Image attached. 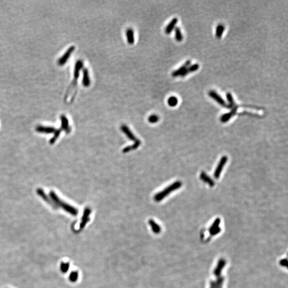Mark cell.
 <instances>
[{
    "instance_id": "1",
    "label": "cell",
    "mask_w": 288,
    "mask_h": 288,
    "mask_svg": "<svg viewBox=\"0 0 288 288\" xmlns=\"http://www.w3.org/2000/svg\"><path fill=\"white\" fill-rule=\"evenodd\" d=\"M83 67V63L82 61L79 60L77 61L75 65L74 69V79L73 80L72 82L71 83L69 88L67 89L66 95L65 96V101H66V100L68 98V97L69 96V95H71L73 92H74L75 93V90H76V88H77V80L80 77V72L82 69Z\"/></svg>"
},
{
    "instance_id": "2",
    "label": "cell",
    "mask_w": 288,
    "mask_h": 288,
    "mask_svg": "<svg viewBox=\"0 0 288 288\" xmlns=\"http://www.w3.org/2000/svg\"><path fill=\"white\" fill-rule=\"evenodd\" d=\"M50 196L56 206L63 208V209L65 210L66 211L69 212L73 216H76L77 215L78 211L76 208H75L74 207H73V206L69 205V204L66 203L64 202L61 201V200L59 198L58 196L55 193L54 191H51L50 193Z\"/></svg>"
},
{
    "instance_id": "3",
    "label": "cell",
    "mask_w": 288,
    "mask_h": 288,
    "mask_svg": "<svg viewBox=\"0 0 288 288\" xmlns=\"http://www.w3.org/2000/svg\"><path fill=\"white\" fill-rule=\"evenodd\" d=\"M182 186V183L180 181H177L172 183L167 187L163 189V191L156 194L154 196V200L155 201L160 202L165 198L167 196L171 193V192L175 191L176 189H179Z\"/></svg>"
},
{
    "instance_id": "4",
    "label": "cell",
    "mask_w": 288,
    "mask_h": 288,
    "mask_svg": "<svg viewBox=\"0 0 288 288\" xmlns=\"http://www.w3.org/2000/svg\"><path fill=\"white\" fill-rule=\"evenodd\" d=\"M75 50V47L74 46H71L65 52L64 54H63V56L61 57L59 59L58 61V64L61 66H64L66 63L67 62L69 58H70L71 55L72 54L74 51Z\"/></svg>"
},
{
    "instance_id": "5",
    "label": "cell",
    "mask_w": 288,
    "mask_h": 288,
    "mask_svg": "<svg viewBox=\"0 0 288 288\" xmlns=\"http://www.w3.org/2000/svg\"><path fill=\"white\" fill-rule=\"evenodd\" d=\"M208 95L210 97L214 99V101H216V102L218 104L221 105L222 107L228 108V104H227L225 101H224L223 98L216 91L214 90L210 91Z\"/></svg>"
},
{
    "instance_id": "6",
    "label": "cell",
    "mask_w": 288,
    "mask_h": 288,
    "mask_svg": "<svg viewBox=\"0 0 288 288\" xmlns=\"http://www.w3.org/2000/svg\"><path fill=\"white\" fill-rule=\"evenodd\" d=\"M227 161V157L224 156L222 157L221 160H220L219 162L218 163L217 165V167L215 170V171L214 172V177L218 179L220 176V174L222 173V170L224 168V166L226 164V163Z\"/></svg>"
},
{
    "instance_id": "7",
    "label": "cell",
    "mask_w": 288,
    "mask_h": 288,
    "mask_svg": "<svg viewBox=\"0 0 288 288\" xmlns=\"http://www.w3.org/2000/svg\"><path fill=\"white\" fill-rule=\"evenodd\" d=\"M239 108V106L236 105L234 107L232 108L231 111L229 113H226L222 115L220 117V121H222L223 123L227 122V121H229L230 119H231L233 116H234L235 115L236 112L238 111V109Z\"/></svg>"
},
{
    "instance_id": "8",
    "label": "cell",
    "mask_w": 288,
    "mask_h": 288,
    "mask_svg": "<svg viewBox=\"0 0 288 288\" xmlns=\"http://www.w3.org/2000/svg\"><path fill=\"white\" fill-rule=\"evenodd\" d=\"M191 65V61L190 60H188L184 63V64L183 66L180 67L179 69H176L175 71H173L171 73V76L173 77L181 76V75L185 72L186 69Z\"/></svg>"
},
{
    "instance_id": "9",
    "label": "cell",
    "mask_w": 288,
    "mask_h": 288,
    "mask_svg": "<svg viewBox=\"0 0 288 288\" xmlns=\"http://www.w3.org/2000/svg\"><path fill=\"white\" fill-rule=\"evenodd\" d=\"M91 80L89 75V70L87 68L83 69L82 85L86 88L89 87L90 85Z\"/></svg>"
},
{
    "instance_id": "10",
    "label": "cell",
    "mask_w": 288,
    "mask_h": 288,
    "mask_svg": "<svg viewBox=\"0 0 288 288\" xmlns=\"http://www.w3.org/2000/svg\"><path fill=\"white\" fill-rule=\"evenodd\" d=\"M121 130L122 131L123 133L127 136V137L129 139H130L134 142H135L138 140L137 138L134 135V134L132 133V132L130 130L129 127H128L127 125H124V124L122 125L121 127Z\"/></svg>"
},
{
    "instance_id": "11",
    "label": "cell",
    "mask_w": 288,
    "mask_h": 288,
    "mask_svg": "<svg viewBox=\"0 0 288 288\" xmlns=\"http://www.w3.org/2000/svg\"><path fill=\"white\" fill-rule=\"evenodd\" d=\"M36 131L40 133H53L56 132V129L53 127L38 125L36 128Z\"/></svg>"
},
{
    "instance_id": "12",
    "label": "cell",
    "mask_w": 288,
    "mask_h": 288,
    "mask_svg": "<svg viewBox=\"0 0 288 288\" xmlns=\"http://www.w3.org/2000/svg\"><path fill=\"white\" fill-rule=\"evenodd\" d=\"M125 34L127 36V42L129 45H133L135 41L133 30L131 28H128Z\"/></svg>"
},
{
    "instance_id": "13",
    "label": "cell",
    "mask_w": 288,
    "mask_h": 288,
    "mask_svg": "<svg viewBox=\"0 0 288 288\" xmlns=\"http://www.w3.org/2000/svg\"><path fill=\"white\" fill-rule=\"evenodd\" d=\"M178 22V18H174L171 20V22L168 24L165 29V32L167 34L169 35L171 33L173 30L176 28V25Z\"/></svg>"
},
{
    "instance_id": "14",
    "label": "cell",
    "mask_w": 288,
    "mask_h": 288,
    "mask_svg": "<svg viewBox=\"0 0 288 288\" xmlns=\"http://www.w3.org/2000/svg\"><path fill=\"white\" fill-rule=\"evenodd\" d=\"M61 129L64 130L67 133H69L71 131V128L69 126V122L68 119L64 115H61Z\"/></svg>"
},
{
    "instance_id": "15",
    "label": "cell",
    "mask_w": 288,
    "mask_h": 288,
    "mask_svg": "<svg viewBox=\"0 0 288 288\" xmlns=\"http://www.w3.org/2000/svg\"><path fill=\"white\" fill-rule=\"evenodd\" d=\"M199 65L198 64L191 65H189V66L188 67L185 72L181 75L180 77H185L189 73H191L194 72L195 71H198L199 69Z\"/></svg>"
},
{
    "instance_id": "16",
    "label": "cell",
    "mask_w": 288,
    "mask_h": 288,
    "mask_svg": "<svg viewBox=\"0 0 288 288\" xmlns=\"http://www.w3.org/2000/svg\"><path fill=\"white\" fill-rule=\"evenodd\" d=\"M200 178L202 181H204L205 183H208L211 187H213L215 185V182L209 176L207 175L204 172H202L200 175Z\"/></svg>"
},
{
    "instance_id": "17",
    "label": "cell",
    "mask_w": 288,
    "mask_h": 288,
    "mask_svg": "<svg viewBox=\"0 0 288 288\" xmlns=\"http://www.w3.org/2000/svg\"><path fill=\"white\" fill-rule=\"evenodd\" d=\"M140 144H141V142L139 140V139H138L137 141L134 142V144H132V145H130V146H128L125 147V148L123 149V153H127V152L131 151L132 150H134V149H136L138 147H139L140 145Z\"/></svg>"
},
{
    "instance_id": "18",
    "label": "cell",
    "mask_w": 288,
    "mask_h": 288,
    "mask_svg": "<svg viewBox=\"0 0 288 288\" xmlns=\"http://www.w3.org/2000/svg\"><path fill=\"white\" fill-rule=\"evenodd\" d=\"M226 98L228 102V109H232L234 106H235L236 104L231 93H226Z\"/></svg>"
},
{
    "instance_id": "19",
    "label": "cell",
    "mask_w": 288,
    "mask_h": 288,
    "mask_svg": "<svg viewBox=\"0 0 288 288\" xmlns=\"http://www.w3.org/2000/svg\"><path fill=\"white\" fill-rule=\"evenodd\" d=\"M224 30H225V26H224V25L220 24L218 25L217 28H216V36L217 37V38L220 39L222 37Z\"/></svg>"
},
{
    "instance_id": "20",
    "label": "cell",
    "mask_w": 288,
    "mask_h": 288,
    "mask_svg": "<svg viewBox=\"0 0 288 288\" xmlns=\"http://www.w3.org/2000/svg\"><path fill=\"white\" fill-rule=\"evenodd\" d=\"M37 193L38 194V195L40 196L46 202H48V203L50 204H52L51 206H53V203L51 202V201H50V199L48 198V196L46 195V194L45 193L42 189H40V188L37 189Z\"/></svg>"
},
{
    "instance_id": "21",
    "label": "cell",
    "mask_w": 288,
    "mask_h": 288,
    "mask_svg": "<svg viewBox=\"0 0 288 288\" xmlns=\"http://www.w3.org/2000/svg\"><path fill=\"white\" fill-rule=\"evenodd\" d=\"M90 209L89 208H86L85 209L83 216L82 220V223L81 224V227H83L85 226V224H86L88 219L89 218V215L90 214Z\"/></svg>"
},
{
    "instance_id": "22",
    "label": "cell",
    "mask_w": 288,
    "mask_h": 288,
    "mask_svg": "<svg viewBox=\"0 0 288 288\" xmlns=\"http://www.w3.org/2000/svg\"><path fill=\"white\" fill-rule=\"evenodd\" d=\"M175 32L176 40L178 42H181L183 40V36L182 34L181 30L180 27H177L175 28Z\"/></svg>"
},
{
    "instance_id": "23",
    "label": "cell",
    "mask_w": 288,
    "mask_h": 288,
    "mask_svg": "<svg viewBox=\"0 0 288 288\" xmlns=\"http://www.w3.org/2000/svg\"><path fill=\"white\" fill-rule=\"evenodd\" d=\"M167 103L170 106L175 107L178 103V99L175 96H171L168 99Z\"/></svg>"
},
{
    "instance_id": "24",
    "label": "cell",
    "mask_w": 288,
    "mask_h": 288,
    "mask_svg": "<svg viewBox=\"0 0 288 288\" xmlns=\"http://www.w3.org/2000/svg\"><path fill=\"white\" fill-rule=\"evenodd\" d=\"M148 120L149 121V123H155L159 121V117L156 114H152L151 115L148 117Z\"/></svg>"
},
{
    "instance_id": "25",
    "label": "cell",
    "mask_w": 288,
    "mask_h": 288,
    "mask_svg": "<svg viewBox=\"0 0 288 288\" xmlns=\"http://www.w3.org/2000/svg\"><path fill=\"white\" fill-rule=\"evenodd\" d=\"M61 130H62L61 129L56 130V131L54 132V136L51 139L50 141V143L52 144L54 143V142L56 141L57 139H58V138L59 136L60 135V134H61Z\"/></svg>"
},
{
    "instance_id": "26",
    "label": "cell",
    "mask_w": 288,
    "mask_h": 288,
    "mask_svg": "<svg viewBox=\"0 0 288 288\" xmlns=\"http://www.w3.org/2000/svg\"><path fill=\"white\" fill-rule=\"evenodd\" d=\"M149 224H151V226H152V228H153V230L155 231V232H157V231H159V230H160V227L159 226L157 225V224L155 223V222H154L153 220H149Z\"/></svg>"
},
{
    "instance_id": "27",
    "label": "cell",
    "mask_w": 288,
    "mask_h": 288,
    "mask_svg": "<svg viewBox=\"0 0 288 288\" xmlns=\"http://www.w3.org/2000/svg\"><path fill=\"white\" fill-rule=\"evenodd\" d=\"M69 264L68 263H61V272H63V273H65L68 270H69Z\"/></svg>"
},
{
    "instance_id": "28",
    "label": "cell",
    "mask_w": 288,
    "mask_h": 288,
    "mask_svg": "<svg viewBox=\"0 0 288 288\" xmlns=\"http://www.w3.org/2000/svg\"><path fill=\"white\" fill-rule=\"evenodd\" d=\"M77 276H78V274L77 273V272H72L69 276V279L71 281L75 282L77 278Z\"/></svg>"
}]
</instances>
